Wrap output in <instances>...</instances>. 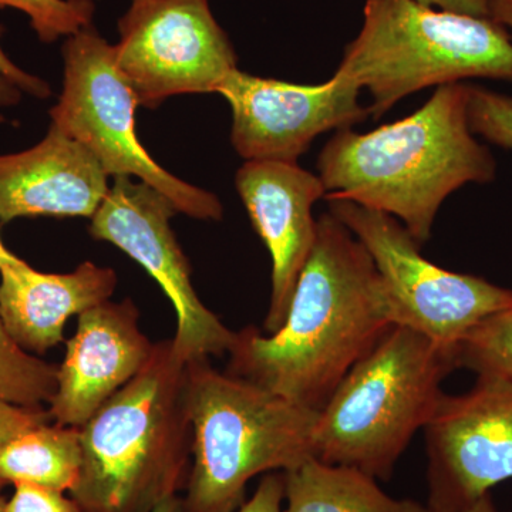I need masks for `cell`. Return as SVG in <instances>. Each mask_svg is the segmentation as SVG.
I'll return each mask as SVG.
<instances>
[{
  "label": "cell",
  "mask_w": 512,
  "mask_h": 512,
  "mask_svg": "<svg viewBox=\"0 0 512 512\" xmlns=\"http://www.w3.org/2000/svg\"><path fill=\"white\" fill-rule=\"evenodd\" d=\"M393 326L372 258L329 212L318 220L284 326L271 335L239 330L228 373L320 412Z\"/></svg>",
  "instance_id": "1"
},
{
  "label": "cell",
  "mask_w": 512,
  "mask_h": 512,
  "mask_svg": "<svg viewBox=\"0 0 512 512\" xmlns=\"http://www.w3.org/2000/svg\"><path fill=\"white\" fill-rule=\"evenodd\" d=\"M326 200L392 215L421 245L443 202L467 184L494 181L497 164L467 117V86L436 92L412 116L360 134L339 130L318 158Z\"/></svg>",
  "instance_id": "2"
},
{
  "label": "cell",
  "mask_w": 512,
  "mask_h": 512,
  "mask_svg": "<svg viewBox=\"0 0 512 512\" xmlns=\"http://www.w3.org/2000/svg\"><path fill=\"white\" fill-rule=\"evenodd\" d=\"M80 429L82 467L70 495L82 512H153L187 485L192 429L187 363L173 339Z\"/></svg>",
  "instance_id": "3"
},
{
  "label": "cell",
  "mask_w": 512,
  "mask_h": 512,
  "mask_svg": "<svg viewBox=\"0 0 512 512\" xmlns=\"http://www.w3.org/2000/svg\"><path fill=\"white\" fill-rule=\"evenodd\" d=\"M187 404L194 461L184 512H235L252 478L315 457L319 412L218 372L210 359L187 363Z\"/></svg>",
  "instance_id": "4"
},
{
  "label": "cell",
  "mask_w": 512,
  "mask_h": 512,
  "mask_svg": "<svg viewBox=\"0 0 512 512\" xmlns=\"http://www.w3.org/2000/svg\"><path fill=\"white\" fill-rule=\"evenodd\" d=\"M456 369V349L393 326L320 410L315 457L389 480L433 416L444 393L441 384Z\"/></svg>",
  "instance_id": "5"
},
{
  "label": "cell",
  "mask_w": 512,
  "mask_h": 512,
  "mask_svg": "<svg viewBox=\"0 0 512 512\" xmlns=\"http://www.w3.org/2000/svg\"><path fill=\"white\" fill-rule=\"evenodd\" d=\"M336 72L369 90L380 119L397 101L466 79L512 82V40L490 18L420 0H366L362 30Z\"/></svg>",
  "instance_id": "6"
},
{
  "label": "cell",
  "mask_w": 512,
  "mask_h": 512,
  "mask_svg": "<svg viewBox=\"0 0 512 512\" xmlns=\"http://www.w3.org/2000/svg\"><path fill=\"white\" fill-rule=\"evenodd\" d=\"M63 57V92L50 110L52 126L89 150L109 177H137L178 212L221 220L222 205L214 194L174 177L141 146L136 133L140 103L117 66L114 46L90 25L67 39Z\"/></svg>",
  "instance_id": "7"
},
{
  "label": "cell",
  "mask_w": 512,
  "mask_h": 512,
  "mask_svg": "<svg viewBox=\"0 0 512 512\" xmlns=\"http://www.w3.org/2000/svg\"><path fill=\"white\" fill-rule=\"evenodd\" d=\"M329 212L372 258L393 322L456 349L481 320L512 305L511 289L480 276L440 268L421 255L406 227L384 212L352 201L329 200Z\"/></svg>",
  "instance_id": "8"
},
{
  "label": "cell",
  "mask_w": 512,
  "mask_h": 512,
  "mask_svg": "<svg viewBox=\"0 0 512 512\" xmlns=\"http://www.w3.org/2000/svg\"><path fill=\"white\" fill-rule=\"evenodd\" d=\"M117 66L138 103L156 107L177 94L211 93L237 56L208 0H150L131 5L114 46Z\"/></svg>",
  "instance_id": "9"
},
{
  "label": "cell",
  "mask_w": 512,
  "mask_h": 512,
  "mask_svg": "<svg viewBox=\"0 0 512 512\" xmlns=\"http://www.w3.org/2000/svg\"><path fill=\"white\" fill-rule=\"evenodd\" d=\"M175 212L170 200L150 185L114 177L92 217L90 234L126 252L164 289L177 313L173 348L185 363L228 355L237 332L198 298L190 264L170 225Z\"/></svg>",
  "instance_id": "10"
},
{
  "label": "cell",
  "mask_w": 512,
  "mask_h": 512,
  "mask_svg": "<svg viewBox=\"0 0 512 512\" xmlns=\"http://www.w3.org/2000/svg\"><path fill=\"white\" fill-rule=\"evenodd\" d=\"M431 512H467L512 480V382L477 376L463 394L443 393L424 427Z\"/></svg>",
  "instance_id": "11"
},
{
  "label": "cell",
  "mask_w": 512,
  "mask_h": 512,
  "mask_svg": "<svg viewBox=\"0 0 512 512\" xmlns=\"http://www.w3.org/2000/svg\"><path fill=\"white\" fill-rule=\"evenodd\" d=\"M360 90L338 72L328 82L305 86L235 69L215 93L231 106V140L239 156L296 163L320 134L366 119L369 110L359 103Z\"/></svg>",
  "instance_id": "12"
},
{
  "label": "cell",
  "mask_w": 512,
  "mask_h": 512,
  "mask_svg": "<svg viewBox=\"0 0 512 512\" xmlns=\"http://www.w3.org/2000/svg\"><path fill=\"white\" fill-rule=\"evenodd\" d=\"M249 220L272 259V291L264 329L284 326L293 292L318 232L313 205L325 197L319 175L289 161H247L235 178Z\"/></svg>",
  "instance_id": "13"
},
{
  "label": "cell",
  "mask_w": 512,
  "mask_h": 512,
  "mask_svg": "<svg viewBox=\"0 0 512 512\" xmlns=\"http://www.w3.org/2000/svg\"><path fill=\"white\" fill-rule=\"evenodd\" d=\"M154 345L141 332L136 305L103 302L79 315L57 367L49 413L60 426L82 427L114 393L146 366Z\"/></svg>",
  "instance_id": "14"
},
{
  "label": "cell",
  "mask_w": 512,
  "mask_h": 512,
  "mask_svg": "<svg viewBox=\"0 0 512 512\" xmlns=\"http://www.w3.org/2000/svg\"><path fill=\"white\" fill-rule=\"evenodd\" d=\"M109 175L89 150L50 126L37 146L0 156V221L90 217L109 194Z\"/></svg>",
  "instance_id": "15"
},
{
  "label": "cell",
  "mask_w": 512,
  "mask_h": 512,
  "mask_svg": "<svg viewBox=\"0 0 512 512\" xmlns=\"http://www.w3.org/2000/svg\"><path fill=\"white\" fill-rule=\"evenodd\" d=\"M0 276V319L20 348L37 355L62 343L67 320L110 301L117 286L116 272L93 262L70 274H43L16 258Z\"/></svg>",
  "instance_id": "16"
},
{
  "label": "cell",
  "mask_w": 512,
  "mask_h": 512,
  "mask_svg": "<svg viewBox=\"0 0 512 512\" xmlns=\"http://www.w3.org/2000/svg\"><path fill=\"white\" fill-rule=\"evenodd\" d=\"M284 512H423L426 505L396 500L359 468L316 457L284 471Z\"/></svg>",
  "instance_id": "17"
},
{
  "label": "cell",
  "mask_w": 512,
  "mask_h": 512,
  "mask_svg": "<svg viewBox=\"0 0 512 512\" xmlns=\"http://www.w3.org/2000/svg\"><path fill=\"white\" fill-rule=\"evenodd\" d=\"M82 467L79 427H33L0 447V480L72 491Z\"/></svg>",
  "instance_id": "18"
},
{
  "label": "cell",
  "mask_w": 512,
  "mask_h": 512,
  "mask_svg": "<svg viewBox=\"0 0 512 512\" xmlns=\"http://www.w3.org/2000/svg\"><path fill=\"white\" fill-rule=\"evenodd\" d=\"M57 389V366L30 355L12 339L0 319V399L42 409Z\"/></svg>",
  "instance_id": "19"
},
{
  "label": "cell",
  "mask_w": 512,
  "mask_h": 512,
  "mask_svg": "<svg viewBox=\"0 0 512 512\" xmlns=\"http://www.w3.org/2000/svg\"><path fill=\"white\" fill-rule=\"evenodd\" d=\"M458 369L512 382V305L494 313L464 336L457 348Z\"/></svg>",
  "instance_id": "20"
},
{
  "label": "cell",
  "mask_w": 512,
  "mask_h": 512,
  "mask_svg": "<svg viewBox=\"0 0 512 512\" xmlns=\"http://www.w3.org/2000/svg\"><path fill=\"white\" fill-rule=\"evenodd\" d=\"M0 6L26 13L33 30L45 43L92 25L94 13L92 0H0Z\"/></svg>",
  "instance_id": "21"
},
{
  "label": "cell",
  "mask_w": 512,
  "mask_h": 512,
  "mask_svg": "<svg viewBox=\"0 0 512 512\" xmlns=\"http://www.w3.org/2000/svg\"><path fill=\"white\" fill-rule=\"evenodd\" d=\"M467 117L474 136L512 150V96L467 86Z\"/></svg>",
  "instance_id": "22"
},
{
  "label": "cell",
  "mask_w": 512,
  "mask_h": 512,
  "mask_svg": "<svg viewBox=\"0 0 512 512\" xmlns=\"http://www.w3.org/2000/svg\"><path fill=\"white\" fill-rule=\"evenodd\" d=\"M5 512H82L73 498L40 485L15 484V493L6 501Z\"/></svg>",
  "instance_id": "23"
},
{
  "label": "cell",
  "mask_w": 512,
  "mask_h": 512,
  "mask_svg": "<svg viewBox=\"0 0 512 512\" xmlns=\"http://www.w3.org/2000/svg\"><path fill=\"white\" fill-rule=\"evenodd\" d=\"M3 32L5 29L0 25V39H2ZM25 93L45 99L49 96L50 89L42 79L23 72L20 67L16 66L3 52L2 45H0V106L18 103Z\"/></svg>",
  "instance_id": "24"
},
{
  "label": "cell",
  "mask_w": 512,
  "mask_h": 512,
  "mask_svg": "<svg viewBox=\"0 0 512 512\" xmlns=\"http://www.w3.org/2000/svg\"><path fill=\"white\" fill-rule=\"evenodd\" d=\"M52 420L49 410L28 409L0 399V447L33 427Z\"/></svg>",
  "instance_id": "25"
},
{
  "label": "cell",
  "mask_w": 512,
  "mask_h": 512,
  "mask_svg": "<svg viewBox=\"0 0 512 512\" xmlns=\"http://www.w3.org/2000/svg\"><path fill=\"white\" fill-rule=\"evenodd\" d=\"M235 512H284V476L268 474L254 495Z\"/></svg>",
  "instance_id": "26"
},
{
  "label": "cell",
  "mask_w": 512,
  "mask_h": 512,
  "mask_svg": "<svg viewBox=\"0 0 512 512\" xmlns=\"http://www.w3.org/2000/svg\"><path fill=\"white\" fill-rule=\"evenodd\" d=\"M420 2L434 6V8L488 18L485 0H420Z\"/></svg>",
  "instance_id": "27"
},
{
  "label": "cell",
  "mask_w": 512,
  "mask_h": 512,
  "mask_svg": "<svg viewBox=\"0 0 512 512\" xmlns=\"http://www.w3.org/2000/svg\"><path fill=\"white\" fill-rule=\"evenodd\" d=\"M485 5L488 18L512 30V0H485Z\"/></svg>",
  "instance_id": "28"
},
{
  "label": "cell",
  "mask_w": 512,
  "mask_h": 512,
  "mask_svg": "<svg viewBox=\"0 0 512 512\" xmlns=\"http://www.w3.org/2000/svg\"><path fill=\"white\" fill-rule=\"evenodd\" d=\"M423 512L431 511L429 510V508H427L426 505V510H424ZM467 512H498L493 500V494L485 495V497L481 498V500L478 501V503L474 505V507H471L470 510H468Z\"/></svg>",
  "instance_id": "29"
},
{
  "label": "cell",
  "mask_w": 512,
  "mask_h": 512,
  "mask_svg": "<svg viewBox=\"0 0 512 512\" xmlns=\"http://www.w3.org/2000/svg\"><path fill=\"white\" fill-rule=\"evenodd\" d=\"M153 512H184L183 498L173 497L165 500L164 503L158 505Z\"/></svg>",
  "instance_id": "30"
},
{
  "label": "cell",
  "mask_w": 512,
  "mask_h": 512,
  "mask_svg": "<svg viewBox=\"0 0 512 512\" xmlns=\"http://www.w3.org/2000/svg\"><path fill=\"white\" fill-rule=\"evenodd\" d=\"M18 256L13 255L12 252L8 251V248L3 245L2 239H0V269L3 266L10 264V262L15 261Z\"/></svg>",
  "instance_id": "31"
},
{
  "label": "cell",
  "mask_w": 512,
  "mask_h": 512,
  "mask_svg": "<svg viewBox=\"0 0 512 512\" xmlns=\"http://www.w3.org/2000/svg\"><path fill=\"white\" fill-rule=\"evenodd\" d=\"M6 483L5 481L0 480V512H5L6 508V500L3 498L2 490L3 487H5Z\"/></svg>",
  "instance_id": "32"
},
{
  "label": "cell",
  "mask_w": 512,
  "mask_h": 512,
  "mask_svg": "<svg viewBox=\"0 0 512 512\" xmlns=\"http://www.w3.org/2000/svg\"><path fill=\"white\" fill-rule=\"evenodd\" d=\"M150 2V0H133V5H141V3Z\"/></svg>",
  "instance_id": "33"
}]
</instances>
